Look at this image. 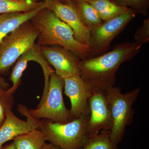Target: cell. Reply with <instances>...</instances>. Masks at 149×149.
Returning a JSON list of instances; mask_svg holds the SVG:
<instances>
[{
	"label": "cell",
	"mask_w": 149,
	"mask_h": 149,
	"mask_svg": "<svg viewBox=\"0 0 149 149\" xmlns=\"http://www.w3.org/2000/svg\"><path fill=\"white\" fill-rule=\"evenodd\" d=\"M41 149H61L58 146L50 143L47 144L45 143V144L43 145V147H42Z\"/></svg>",
	"instance_id": "cb8c5ba5"
},
{
	"label": "cell",
	"mask_w": 149,
	"mask_h": 149,
	"mask_svg": "<svg viewBox=\"0 0 149 149\" xmlns=\"http://www.w3.org/2000/svg\"><path fill=\"white\" fill-rule=\"evenodd\" d=\"M59 1H60L61 2L65 3L67 2L68 1H69V0H59Z\"/></svg>",
	"instance_id": "83f0119b"
},
{
	"label": "cell",
	"mask_w": 149,
	"mask_h": 149,
	"mask_svg": "<svg viewBox=\"0 0 149 149\" xmlns=\"http://www.w3.org/2000/svg\"><path fill=\"white\" fill-rule=\"evenodd\" d=\"M10 86V84L6 82L5 79L2 76H0V87L5 90H8Z\"/></svg>",
	"instance_id": "603a6c76"
},
{
	"label": "cell",
	"mask_w": 149,
	"mask_h": 149,
	"mask_svg": "<svg viewBox=\"0 0 149 149\" xmlns=\"http://www.w3.org/2000/svg\"><path fill=\"white\" fill-rule=\"evenodd\" d=\"M141 91L139 87L122 93L120 88L114 86L106 91L112 118L110 139L116 145H118L122 141L126 127L133 123L135 112L132 106L138 99Z\"/></svg>",
	"instance_id": "277c9868"
},
{
	"label": "cell",
	"mask_w": 149,
	"mask_h": 149,
	"mask_svg": "<svg viewBox=\"0 0 149 149\" xmlns=\"http://www.w3.org/2000/svg\"><path fill=\"white\" fill-rule=\"evenodd\" d=\"M90 114L87 124L89 134L110 130L112 118L106 91L92 92L88 101Z\"/></svg>",
	"instance_id": "9c48e42d"
},
{
	"label": "cell",
	"mask_w": 149,
	"mask_h": 149,
	"mask_svg": "<svg viewBox=\"0 0 149 149\" xmlns=\"http://www.w3.org/2000/svg\"><path fill=\"white\" fill-rule=\"evenodd\" d=\"M68 1L72 3L77 10L81 21L86 27L91 29L102 23L103 21L90 3L82 1Z\"/></svg>",
	"instance_id": "e0dca14e"
},
{
	"label": "cell",
	"mask_w": 149,
	"mask_h": 149,
	"mask_svg": "<svg viewBox=\"0 0 149 149\" xmlns=\"http://www.w3.org/2000/svg\"><path fill=\"white\" fill-rule=\"evenodd\" d=\"M13 140L15 149H41L46 141L39 129L22 133Z\"/></svg>",
	"instance_id": "2e32d148"
},
{
	"label": "cell",
	"mask_w": 149,
	"mask_h": 149,
	"mask_svg": "<svg viewBox=\"0 0 149 149\" xmlns=\"http://www.w3.org/2000/svg\"><path fill=\"white\" fill-rule=\"evenodd\" d=\"M64 87V78L56 74L55 71L52 72L45 100L35 109H28L27 107L28 114L38 120L47 119L59 123H66L73 120L74 118L63 100Z\"/></svg>",
	"instance_id": "8992f818"
},
{
	"label": "cell",
	"mask_w": 149,
	"mask_h": 149,
	"mask_svg": "<svg viewBox=\"0 0 149 149\" xmlns=\"http://www.w3.org/2000/svg\"><path fill=\"white\" fill-rule=\"evenodd\" d=\"M41 1H23L17 0H0V14L16 12H25L38 8L44 3Z\"/></svg>",
	"instance_id": "d6986e66"
},
{
	"label": "cell",
	"mask_w": 149,
	"mask_h": 149,
	"mask_svg": "<svg viewBox=\"0 0 149 149\" xmlns=\"http://www.w3.org/2000/svg\"><path fill=\"white\" fill-rule=\"evenodd\" d=\"M48 3V0H44L42 6L29 11L0 14V42L22 24L31 20L40 11L47 7Z\"/></svg>",
	"instance_id": "5bb4252c"
},
{
	"label": "cell",
	"mask_w": 149,
	"mask_h": 149,
	"mask_svg": "<svg viewBox=\"0 0 149 149\" xmlns=\"http://www.w3.org/2000/svg\"><path fill=\"white\" fill-rule=\"evenodd\" d=\"M64 93L71 103L70 113L74 119L90 115L89 99L92 92L80 75L65 77Z\"/></svg>",
	"instance_id": "30bf717a"
},
{
	"label": "cell",
	"mask_w": 149,
	"mask_h": 149,
	"mask_svg": "<svg viewBox=\"0 0 149 149\" xmlns=\"http://www.w3.org/2000/svg\"><path fill=\"white\" fill-rule=\"evenodd\" d=\"M80 149H119L110 139V130L104 129L98 133L90 134L87 142Z\"/></svg>",
	"instance_id": "ac0fdd59"
},
{
	"label": "cell",
	"mask_w": 149,
	"mask_h": 149,
	"mask_svg": "<svg viewBox=\"0 0 149 149\" xmlns=\"http://www.w3.org/2000/svg\"><path fill=\"white\" fill-rule=\"evenodd\" d=\"M27 108L23 105L19 104L17 109L20 114L27 118V120L17 117L12 109L8 111L6 120L0 127V149H2L6 143L19 135L40 128V120L29 115Z\"/></svg>",
	"instance_id": "8fae6325"
},
{
	"label": "cell",
	"mask_w": 149,
	"mask_h": 149,
	"mask_svg": "<svg viewBox=\"0 0 149 149\" xmlns=\"http://www.w3.org/2000/svg\"><path fill=\"white\" fill-rule=\"evenodd\" d=\"M89 116L90 115H82L64 123L42 119L39 129L46 141L58 146L61 149H80L90 136L87 129Z\"/></svg>",
	"instance_id": "3957f363"
},
{
	"label": "cell",
	"mask_w": 149,
	"mask_h": 149,
	"mask_svg": "<svg viewBox=\"0 0 149 149\" xmlns=\"http://www.w3.org/2000/svg\"><path fill=\"white\" fill-rule=\"evenodd\" d=\"M39 32L30 20L6 36L0 42V76L7 75L24 52L36 44Z\"/></svg>",
	"instance_id": "5b68a950"
},
{
	"label": "cell",
	"mask_w": 149,
	"mask_h": 149,
	"mask_svg": "<svg viewBox=\"0 0 149 149\" xmlns=\"http://www.w3.org/2000/svg\"><path fill=\"white\" fill-rule=\"evenodd\" d=\"M133 11L125 13L91 29L88 58L101 55L108 52L112 41L122 32L136 16Z\"/></svg>",
	"instance_id": "52a82bcc"
},
{
	"label": "cell",
	"mask_w": 149,
	"mask_h": 149,
	"mask_svg": "<svg viewBox=\"0 0 149 149\" xmlns=\"http://www.w3.org/2000/svg\"><path fill=\"white\" fill-rule=\"evenodd\" d=\"M13 95L0 87V127L6 120L7 112L12 109L14 103Z\"/></svg>",
	"instance_id": "44dd1931"
},
{
	"label": "cell",
	"mask_w": 149,
	"mask_h": 149,
	"mask_svg": "<svg viewBox=\"0 0 149 149\" xmlns=\"http://www.w3.org/2000/svg\"><path fill=\"white\" fill-rule=\"evenodd\" d=\"M39 32L36 44L40 46H61L72 52L80 60L88 58L89 47L75 39L72 29L52 11H40L30 20Z\"/></svg>",
	"instance_id": "7a4b0ae2"
},
{
	"label": "cell",
	"mask_w": 149,
	"mask_h": 149,
	"mask_svg": "<svg viewBox=\"0 0 149 149\" xmlns=\"http://www.w3.org/2000/svg\"><path fill=\"white\" fill-rule=\"evenodd\" d=\"M2 149H15V147L14 144L13 142L11 143L6 145L5 147H3Z\"/></svg>",
	"instance_id": "d4e9b609"
},
{
	"label": "cell",
	"mask_w": 149,
	"mask_h": 149,
	"mask_svg": "<svg viewBox=\"0 0 149 149\" xmlns=\"http://www.w3.org/2000/svg\"><path fill=\"white\" fill-rule=\"evenodd\" d=\"M31 61L37 62L42 67L43 71H47L50 68L49 64L40 51V46L36 43L32 47L24 52L13 66L9 77L13 85L7 90L9 94L13 95L19 88L22 74L27 68L28 63Z\"/></svg>",
	"instance_id": "4fadbf2b"
},
{
	"label": "cell",
	"mask_w": 149,
	"mask_h": 149,
	"mask_svg": "<svg viewBox=\"0 0 149 149\" xmlns=\"http://www.w3.org/2000/svg\"><path fill=\"white\" fill-rule=\"evenodd\" d=\"M141 47L135 42H124L101 55L80 61V77L92 92L106 91L116 82V73L123 63L138 54Z\"/></svg>",
	"instance_id": "6da1fadb"
},
{
	"label": "cell",
	"mask_w": 149,
	"mask_h": 149,
	"mask_svg": "<svg viewBox=\"0 0 149 149\" xmlns=\"http://www.w3.org/2000/svg\"><path fill=\"white\" fill-rule=\"evenodd\" d=\"M17 1H29L34 2H37L40 1V0H17Z\"/></svg>",
	"instance_id": "484cf974"
},
{
	"label": "cell",
	"mask_w": 149,
	"mask_h": 149,
	"mask_svg": "<svg viewBox=\"0 0 149 149\" xmlns=\"http://www.w3.org/2000/svg\"><path fill=\"white\" fill-rule=\"evenodd\" d=\"M40 47L42 54L49 64L54 68L56 74L63 78L80 75L81 60L72 52L59 46Z\"/></svg>",
	"instance_id": "ba28073f"
},
{
	"label": "cell",
	"mask_w": 149,
	"mask_h": 149,
	"mask_svg": "<svg viewBox=\"0 0 149 149\" xmlns=\"http://www.w3.org/2000/svg\"><path fill=\"white\" fill-rule=\"evenodd\" d=\"M47 8L52 11L71 28L77 41L88 47L91 29L83 24L72 3L70 1L61 2L59 0H48Z\"/></svg>",
	"instance_id": "7c38bea8"
},
{
	"label": "cell",
	"mask_w": 149,
	"mask_h": 149,
	"mask_svg": "<svg viewBox=\"0 0 149 149\" xmlns=\"http://www.w3.org/2000/svg\"><path fill=\"white\" fill-rule=\"evenodd\" d=\"M91 0H69L68 1H82L88 2Z\"/></svg>",
	"instance_id": "4316f807"
},
{
	"label": "cell",
	"mask_w": 149,
	"mask_h": 149,
	"mask_svg": "<svg viewBox=\"0 0 149 149\" xmlns=\"http://www.w3.org/2000/svg\"><path fill=\"white\" fill-rule=\"evenodd\" d=\"M134 38L135 39V43L137 46L141 47L145 44L149 42V17L145 19L142 25L136 30L134 34Z\"/></svg>",
	"instance_id": "7402d4cb"
},
{
	"label": "cell",
	"mask_w": 149,
	"mask_h": 149,
	"mask_svg": "<svg viewBox=\"0 0 149 149\" xmlns=\"http://www.w3.org/2000/svg\"><path fill=\"white\" fill-rule=\"evenodd\" d=\"M93 6L103 21H107L132 10L116 4L111 0H91L88 2Z\"/></svg>",
	"instance_id": "9a60e30c"
},
{
	"label": "cell",
	"mask_w": 149,
	"mask_h": 149,
	"mask_svg": "<svg viewBox=\"0 0 149 149\" xmlns=\"http://www.w3.org/2000/svg\"><path fill=\"white\" fill-rule=\"evenodd\" d=\"M118 5L125 7L136 13L147 15L148 13L149 0H111Z\"/></svg>",
	"instance_id": "ffe728a7"
}]
</instances>
